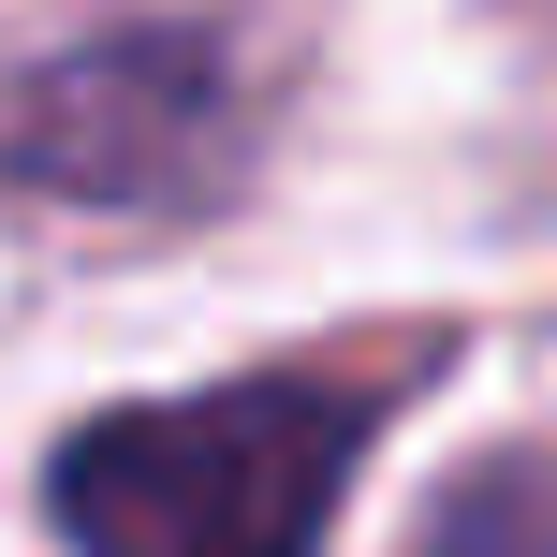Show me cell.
Masks as SVG:
<instances>
[{
    "label": "cell",
    "mask_w": 557,
    "mask_h": 557,
    "mask_svg": "<svg viewBox=\"0 0 557 557\" xmlns=\"http://www.w3.org/2000/svg\"><path fill=\"white\" fill-rule=\"evenodd\" d=\"M352 396L323 382H221L147 396L59 441V529L74 557H308L352 484Z\"/></svg>",
    "instance_id": "obj_1"
}]
</instances>
